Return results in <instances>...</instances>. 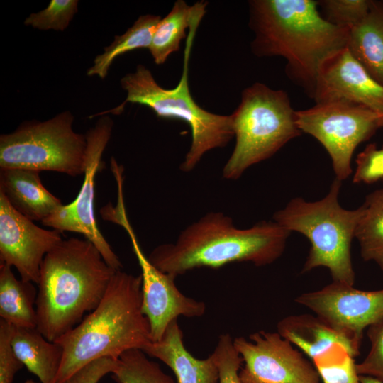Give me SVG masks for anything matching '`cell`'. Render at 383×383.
I'll use <instances>...</instances> for the list:
<instances>
[{
  "instance_id": "obj_1",
  "label": "cell",
  "mask_w": 383,
  "mask_h": 383,
  "mask_svg": "<svg viewBox=\"0 0 383 383\" xmlns=\"http://www.w3.org/2000/svg\"><path fill=\"white\" fill-rule=\"evenodd\" d=\"M248 4L253 54L283 57L288 77L312 99L324 65L347 47L349 30L326 20L317 1L252 0Z\"/></svg>"
},
{
  "instance_id": "obj_2",
  "label": "cell",
  "mask_w": 383,
  "mask_h": 383,
  "mask_svg": "<svg viewBox=\"0 0 383 383\" xmlns=\"http://www.w3.org/2000/svg\"><path fill=\"white\" fill-rule=\"evenodd\" d=\"M290 233L274 221L239 228L228 216L210 212L187 226L175 242L155 248L148 257L175 277L196 268H219L232 262L264 266L282 255Z\"/></svg>"
},
{
  "instance_id": "obj_3",
  "label": "cell",
  "mask_w": 383,
  "mask_h": 383,
  "mask_svg": "<svg viewBox=\"0 0 383 383\" xmlns=\"http://www.w3.org/2000/svg\"><path fill=\"white\" fill-rule=\"evenodd\" d=\"M115 272L87 239H62L41 265L37 329L50 342L72 330L99 305Z\"/></svg>"
},
{
  "instance_id": "obj_4",
  "label": "cell",
  "mask_w": 383,
  "mask_h": 383,
  "mask_svg": "<svg viewBox=\"0 0 383 383\" xmlns=\"http://www.w3.org/2000/svg\"><path fill=\"white\" fill-rule=\"evenodd\" d=\"M55 343L63 349L56 382L60 383L91 362L118 359L152 343L142 311V277L115 272L99 305Z\"/></svg>"
},
{
  "instance_id": "obj_5",
  "label": "cell",
  "mask_w": 383,
  "mask_h": 383,
  "mask_svg": "<svg viewBox=\"0 0 383 383\" xmlns=\"http://www.w3.org/2000/svg\"><path fill=\"white\" fill-rule=\"evenodd\" d=\"M196 29V27L191 28V36L184 50L182 74L175 87L167 89L160 87L152 72L144 65H138L134 72L121 79V87L127 92L125 101L117 107L93 116L120 114L127 103H133L149 107L159 118L179 119L187 123L191 129L192 141L179 167L185 172L193 170L207 152L225 147L234 137L231 115H218L204 110L191 94L188 61Z\"/></svg>"
},
{
  "instance_id": "obj_6",
  "label": "cell",
  "mask_w": 383,
  "mask_h": 383,
  "mask_svg": "<svg viewBox=\"0 0 383 383\" xmlns=\"http://www.w3.org/2000/svg\"><path fill=\"white\" fill-rule=\"evenodd\" d=\"M341 181L335 179L325 197L306 201L292 199L274 214V221L289 232L306 237L311 248L302 272L326 267L333 282L353 286L355 272L351 258V243L362 216V209L347 210L338 202Z\"/></svg>"
},
{
  "instance_id": "obj_7",
  "label": "cell",
  "mask_w": 383,
  "mask_h": 383,
  "mask_svg": "<svg viewBox=\"0 0 383 383\" xmlns=\"http://www.w3.org/2000/svg\"><path fill=\"white\" fill-rule=\"evenodd\" d=\"M295 112L284 90L260 82L245 88L231 115L235 144L223 168V177L239 179L250 167L271 157L301 135Z\"/></svg>"
},
{
  "instance_id": "obj_8",
  "label": "cell",
  "mask_w": 383,
  "mask_h": 383,
  "mask_svg": "<svg viewBox=\"0 0 383 383\" xmlns=\"http://www.w3.org/2000/svg\"><path fill=\"white\" fill-rule=\"evenodd\" d=\"M66 111L45 121H26L0 135V168L52 171L77 177L87 165L86 135L72 128Z\"/></svg>"
},
{
  "instance_id": "obj_9",
  "label": "cell",
  "mask_w": 383,
  "mask_h": 383,
  "mask_svg": "<svg viewBox=\"0 0 383 383\" xmlns=\"http://www.w3.org/2000/svg\"><path fill=\"white\" fill-rule=\"evenodd\" d=\"M295 115L300 131L314 137L326 150L335 178L341 182L352 173L355 148L383 127V113L345 101L316 103L296 111Z\"/></svg>"
},
{
  "instance_id": "obj_10",
  "label": "cell",
  "mask_w": 383,
  "mask_h": 383,
  "mask_svg": "<svg viewBox=\"0 0 383 383\" xmlns=\"http://www.w3.org/2000/svg\"><path fill=\"white\" fill-rule=\"evenodd\" d=\"M100 213L103 220L123 228L130 238L141 269L142 311L149 322L152 342L160 340L170 323L178 317L199 318L205 313L204 302L182 293L175 284L176 277L157 269L143 252L128 218L122 187L117 188L116 205L108 203Z\"/></svg>"
},
{
  "instance_id": "obj_11",
  "label": "cell",
  "mask_w": 383,
  "mask_h": 383,
  "mask_svg": "<svg viewBox=\"0 0 383 383\" xmlns=\"http://www.w3.org/2000/svg\"><path fill=\"white\" fill-rule=\"evenodd\" d=\"M112 128V119L101 116L87 131V165L77 196L70 204L61 206L41 223L60 232L82 234L95 245L106 263L117 271L122 269V263L97 227L94 213L95 177L102 168L101 156L110 140Z\"/></svg>"
},
{
  "instance_id": "obj_12",
  "label": "cell",
  "mask_w": 383,
  "mask_h": 383,
  "mask_svg": "<svg viewBox=\"0 0 383 383\" xmlns=\"http://www.w3.org/2000/svg\"><path fill=\"white\" fill-rule=\"evenodd\" d=\"M233 345L244 363L242 383H322L313 364L277 332L238 337Z\"/></svg>"
},
{
  "instance_id": "obj_13",
  "label": "cell",
  "mask_w": 383,
  "mask_h": 383,
  "mask_svg": "<svg viewBox=\"0 0 383 383\" xmlns=\"http://www.w3.org/2000/svg\"><path fill=\"white\" fill-rule=\"evenodd\" d=\"M295 301L343 335L356 356L364 331L383 316V289L365 291L333 282L318 290L300 294Z\"/></svg>"
},
{
  "instance_id": "obj_14",
  "label": "cell",
  "mask_w": 383,
  "mask_h": 383,
  "mask_svg": "<svg viewBox=\"0 0 383 383\" xmlns=\"http://www.w3.org/2000/svg\"><path fill=\"white\" fill-rule=\"evenodd\" d=\"M62 240L18 212L0 193V263L14 267L22 280L38 284L45 255Z\"/></svg>"
},
{
  "instance_id": "obj_15",
  "label": "cell",
  "mask_w": 383,
  "mask_h": 383,
  "mask_svg": "<svg viewBox=\"0 0 383 383\" xmlns=\"http://www.w3.org/2000/svg\"><path fill=\"white\" fill-rule=\"evenodd\" d=\"M312 99L315 103L345 101L383 113V86L370 76L347 47L324 65Z\"/></svg>"
},
{
  "instance_id": "obj_16",
  "label": "cell",
  "mask_w": 383,
  "mask_h": 383,
  "mask_svg": "<svg viewBox=\"0 0 383 383\" xmlns=\"http://www.w3.org/2000/svg\"><path fill=\"white\" fill-rule=\"evenodd\" d=\"M143 351L168 366L176 376L177 383H218V370L214 356L199 360L185 348L183 333L173 321L162 338L150 343Z\"/></svg>"
},
{
  "instance_id": "obj_17",
  "label": "cell",
  "mask_w": 383,
  "mask_h": 383,
  "mask_svg": "<svg viewBox=\"0 0 383 383\" xmlns=\"http://www.w3.org/2000/svg\"><path fill=\"white\" fill-rule=\"evenodd\" d=\"M39 173L27 169L0 168V193L23 216L42 221L63 204L43 186Z\"/></svg>"
},
{
  "instance_id": "obj_18",
  "label": "cell",
  "mask_w": 383,
  "mask_h": 383,
  "mask_svg": "<svg viewBox=\"0 0 383 383\" xmlns=\"http://www.w3.org/2000/svg\"><path fill=\"white\" fill-rule=\"evenodd\" d=\"M347 48L383 86V1H370L366 16L348 32Z\"/></svg>"
},
{
  "instance_id": "obj_19",
  "label": "cell",
  "mask_w": 383,
  "mask_h": 383,
  "mask_svg": "<svg viewBox=\"0 0 383 383\" xmlns=\"http://www.w3.org/2000/svg\"><path fill=\"white\" fill-rule=\"evenodd\" d=\"M277 333L313 360L331 345L340 343L356 357L350 342L318 316L291 315L281 319Z\"/></svg>"
},
{
  "instance_id": "obj_20",
  "label": "cell",
  "mask_w": 383,
  "mask_h": 383,
  "mask_svg": "<svg viewBox=\"0 0 383 383\" xmlns=\"http://www.w3.org/2000/svg\"><path fill=\"white\" fill-rule=\"evenodd\" d=\"M18 360L41 383H55L61 365L63 349L47 340L37 328L14 327L11 339Z\"/></svg>"
},
{
  "instance_id": "obj_21",
  "label": "cell",
  "mask_w": 383,
  "mask_h": 383,
  "mask_svg": "<svg viewBox=\"0 0 383 383\" xmlns=\"http://www.w3.org/2000/svg\"><path fill=\"white\" fill-rule=\"evenodd\" d=\"M33 284L16 278L11 266L0 263V319L14 327H37Z\"/></svg>"
},
{
  "instance_id": "obj_22",
  "label": "cell",
  "mask_w": 383,
  "mask_h": 383,
  "mask_svg": "<svg viewBox=\"0 0 383 383\" xmlns=\"http://www.w3.org/2000/svg\"><path fill=\"white\" fill-rule=\"evenodd\" d=\"M206 3L197 2L189 6L177 0L168 14L157 24L148 48L155 64L162 65L168 57L180 48L181 41L187 37L186 30L199 23Z\"/></svg>"
},
{
  "instance_id": "obj_23",
  "label": "cell",
  "mask_w": 383,
  "mask_h": 383,
  "mask_svg": "<svg viewBox=\"0 0 383 383\" xmlns=\"http://www.w3.org/2000/svg\"><path fill=\"white\" fill-rule=\"evenodd\" d=\"M160 20V16H140L123 35L115 36L113 42L104 48L103 53L95 57L94 65L87 70V74L89 77L97 75L104 79L117 57L136 49H148Z\"/></svg>"
},
{
  "instance_id": "obj_24",
  "label": "cell",
  "mask_w": 383,
  "mask_h": 383,
  "mask_svg": "<svg viewBox=\"0 0 383 383\" xmlns=\"http://www.w3.org/2000/svg\"><path fill=\"white\" fill-rule=\"evenodd\" d=\"M355 238L365 261L374 262L383 271V189L366 196Z\"/></svg>"
},
{
  "instance_id": "obj_25",
  "label": "cell",
  "mask_w": 383,
  "mask_h": 383,
  "mask_svg": "<svg viewBox=\"0 0 383 383\" xmlns=\"http://www.w3.org/2000/svg\"><path fill=\"white\" fill-rule=\"evenodd\" d=\"M117 383H176L173 378L151 361L140 349L124 352L118 358V364L111 373Z\"/></svg>"
},
{
  "instance_id": "obj_26",
  "label": "cell",
  "mask_w": 383,
  "mask_h": 383,
  "mask_svg": "<svg viewBox=\"0 0 383 383\" xmlns=\"http://www.w3.org/2000/svg\"><path fill=\"white\" fill-rule=\"evenodd\" d=\"M322 383H360L354 357L340 343L331 345L312 360Z\"/></svg>"
},
{
  "instance_id": "obj_27",
  "label": "cell",
  "mask_w": 383,
  "mask_h": 383,
  "mask_svg": "<svg viewBox=\"0 0 383 383\" xmlns=\"http://www.w3.org/2000/svg\"><path fill=\"white\" fill-rule=\"evenodd\" d=\"M77 0H52L43 10L31 13L24 24L40 30L63 31L77 12Z\"/></svg>"
},
{
  "instance_id": "obj_28",
  "label": "cell",
  "mask_w": 383,
  "mask_h": 383,
  "mask_svg": "<svg viewBox=\"0 0 383 383\" xmlns=\"http://www.w3.org/2000/svg\"><path fill=\"white\" fill-rule=\"evenodd\" d=\"M324 18L337 26L350 30L367 13L371 0L317 1Z\"/></svg>"
},
{
  "instance_id": "obj_29",
  "label": "cell",
  "mask_w": 383,
  "mask_h": 383,
  "mask_svg": "<svg viewBox=\"0 0 383 383\" xmlns=\"http://www.w3.org/2000/svg\"><path fill=\"white\" fill-rule=\"evenodd\" d=\"M212 354L218 370V383H242L239 371L243 359L235 350L230 334L219 336Z\"/></svg>"
},
{
  "instance_id": "obj_30",
  "label": "cell",
  "mask_w": 383,
  "mask_h": 383,
  "mask_svg": "<svg viewBox=\"0 0 383 383\" xmlns=\"http://www.w3.org/2000/svg\"><path fill=\"white\" fill-rule=\"evenodd\" d=\"M367 335L370 349L364 360L356 363L357 372L383 382V316L367 328Z\"/></svg>"
},
{
  "instance_id": "obj_31",
  "label": "cell",
  "mask_w": 383,
  "mask_h": 383,
  "mask_svg": "<svg viewBox=\"0 0 383 383\" xmlns=\"http://www.w3.org/2000/svg\"><path fill=\"white\" fill-rule=\"evenodd\" d=\"M383 179V148L367 145L356 158L354 183L372 184Z\"/></svg>"
},
{
  "instance_id": "obj_32",
  "label": "cell",
  "mask_w": 383,
  "mask_h": 383,
  "mask_svg": "<svg viewBox=\"0 0 383 383\" xmlns=\"http://www.w3.org/2000/svg\"><path fill=\"white\" fill-rule=\"evenodd\" d=\"M14 326L0 319V383H12L23 364L16 355L11 345Z\"/></svg>"
},
{
  "instance_id": "obj_33",
  "label": "cell",
  "mask_w": 383,
  "mask_h": 383,
  "mask_svg": "<svg viewBox=\"0 0 383 383\" xmlns=\"http://www.w3.org/2000/svg\"><path fill=\"white\" fill-rule=\"evenodd\" d=\"M118 359L102 357L91 362L60 383H99L106 374L112 373Z\"/></svg>"
},
{
  "instance_id": "obj_34",
  "label": "cell",
  "mask_w": 383,
  "mask_h": 383,
  "mask_svg": "<svg viewBox=\"0 0 383 383\" xmlns=\"http://www.w3.org/2000/svg\"><path fill=\"white\" fill-rule=\"evenodd\" d=\"M360 383H383L374 377L365 375H360Z\"/></svg>"
},
{
  "instance_id": "obj_35",
  "label": "cell",
  "mask_w": 383,
  "mask_h": 383,
  "mask_svg": "<svg viewBox=\"0 0 383 383\" xmlns=\"http://www.w3.org/2000/svg\"><path fill=\"white\" fill-rule=\"evenodd\" d=\"M25 383H36V382H35L34 381H33L31 379H28V380L26 381Z\"/></svg>"
}]
</instances>
